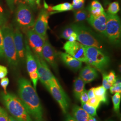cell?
<instances>
[{"label": "cell", "mask_w": 121, "mask_h": 121, "mask_svg": "<svg viewBox=\"0 0 121 121\" xmlns=\"http://www.w3.org/2000/svg\"><path fill=\"white\" fill-rule=\"evenodd\" d=\"M18 93L29 115L35 121H43V110L39 96L28 80L23 78L18 79Z\"/></svg>", "instance_id": "6da1fadb"}, {"label": "cell", "mask_w": 121, "mask_h": 121, "mask_svg": "<svg viewBox=\"0 0 121 121\" xmlns=\"http://www.w3.org/2000/svg\"><path fill=\"white\" fill-rule=\"evenodd\" d=\"M1 97L3 104L12 116L19 121H32L20 99L13 93L2 92Z\"/></svg>", "instance_id": "7a4b0ae2"}, {"label": "cell", "mask_w": 121, "mask_h": 121, "mask_svg": "<svg viewBox=\"0 0 121 121\" xmlns=\"http://www.w3.org/2000/svg\"><path fill=\"white\" fill-rule=\"evenodd\" d=\"M13 30L12 27L7 24L1 27L3 38L4 57H6L9 65L13 67H17L19 62L13 40Z\"/></svg>", "instance_id": "3957f363"}, {"label": "cell", "mask_w": 121, "mask_h": 121, "mask_svg": "<svg viewBox=\"0 0 121 121\" xmlns=\"http://www.w3.org/2000/svg\"><path fill=\"white\" fill-rule=\"evenodd\" d=\"M15 20L19 28L30 29L33 28L35 19L32 9L29 5L20 3L15 11Z\"/></svg>", "instance_id": "277c9868"}, {"label": "cell", "mask_w": 121, "mask_h": 121, "mask_svg": "<svg viewBox=\"0 0 121 121\" xmlns=\"http://www.w3.org/2000/svg\"><path fill=\"white\" fill-rule=\"evenodd\" d=\"M84 47L87 59L86 63L94 66L99 70H103L108 65L109 58L100 49L92 46H84Z\"/></svg>", "instance_id": "5b68a950"}, {"label": "cell", "mask_w": 121, "mask_h": 121, "mask_svg": "<svg viewBox=\"0 0 121 121\" xmlns=\"http://www.w3.org/2000/svg\"><path fill=\"white\" fill-rule=\"evenodd\" d=\"M121 32V21L118 15L107 13L104 35L112 43L117 44L120 41Z\"/></svg>", "instance_id": "8992f818"}, {"label": "cell", "mask_w": 121, "mask_h": 121, "mask_svg": "<svg viewBox=\"0 0 121 121\" xmlns=\"http://www.w3.org/2000/svg\"><path fill=\"white\" fill-rule=\"evenodd\" d=\"M34 56L37 65V71L39 78L40 82L48 90L50 83L51 82L55 83L59 82L52 73L46 63L43 60V59L39 57L36 54H35Z\"/></svg>", "instance_id": "52a82bcc"}, {"label": "cell", "mask_w": 121, "mask_h": 121, "mask_svg": "<svg viewBox=\"0 0 121 121\" xmlns=\"http://www.w3.org/2000/svg\"><path fill=\"white\" fill-rule=\"evenodd\" d=\"M75 32L77 34V40L84 46H92L101 49L102 45L86 27L76 25Z\"/></svg>", "instance_id": "ba28073f"}, {"label": "cell", "mask_w": 121, "mask_h": 121, "mask_svg": "<svg viewBox=\"0 0 121 121\" xmlns=\"http://www.w3.org/2000/svg\"><path fill=\"white\" fill-rule=\"evenodd\" d=\"M48 90L59 104L62 112L66 114L69 107V99L59 83L51 82Z\"/></svg>", "instance_id": "9c48e42d"}, {"label": "cell", "mask_w": 121, "mask_h": 121, "mask_svg": "<svg viewBox=\"0 0 121 121\" xmlns=\"http://www.w3.org/2000/svg\"><path fill=\"white\" fill-rule=\"evenodd\" d=\"M63 49L65 52L81 62H87L84 46L77 41H67L64 44Z\"/></svg>", "instance_id": "30bf717a"}, {"label": "cell", "mask_w": 121, "mask_h": 121, "mask_svg": "<svg viewBox=\"0 0 121 121\" xmlns=\"http://www.w3.org/2000/svg\"><path fill=\"white\" fill-rule=\"evenodd\" d=\"M50 13L45 9H42L33 28V30L38 34L45 39H47V30H48V18Z\"/></svg>", "instance_id": "8fae6325"}, {"label": "cell", "mask_w": 121, "mask_h": 121, "mask_svg": "<svg viewBox=\"0 0 121 121\" xmlns=\"http://www.w3.org/2000/svg\"><path fill=\"white\" fill-rule=\"evenodd\" d=\"M26 35L30 47L32 48L35 54H37L39 57L43 59L42 49L46 39L38 34L32 29L28 30Z\"/></svg>", "instance_id": "7c38bea8"}, {"label": "cell", "mask_w": 121, "mask_h": 121, "mask_svg": "<svg viewBox=\"0 0 121 121\" xmlns=\"http://www.w3.org/2000/svg\"><path fill=\"white\" fill-rule=\"evenodd\" d=\"M13 40L16 50L17 58L19 61H23L25 59V48L23 40V35L18 27L13 30Z\"/></svg>", "instance_id": "4fadbf2b"}, {"label": "cell", "mask_w": 121, "mask_h": 121, "mask_svg": "<svg viewBox=\"0 0 121 121\" xmlns=\"http://www.w3.org/2000/svg\"><path fill=\"white\" fill-rule=\"evenodd\" d=\"M86 20L95 30L104 35L107 22V13L105 11L97 16L90 14Z\"/></svg>", "instance_id": "5bb4252c"}, {"label": "cell", "mask_w": 121, "mask_h": 121, "mask_svg": "<svg viewBox=\"0 0 121 121\" xmlns=\"http://www.w3.org/2000/svg\"><path fill=\"white\" fill-rule=\"evenodd\" d=\"M42 55L44 59L54 69H57V54L54 48L48 40H45L42 49Z\"/></svg>", "instance_id": "9a60e30c"}, {"label": "cell", "mask_w": 121, "mask_h": 121, "mask_svg": "<svg viewBox=\"0 0 121 121\" xmlns=\"http://www.w3.org/2000/svg\"><path fill=\"white\" fill-rule=\"evenodd\" d=\"M25 48L26 68L28 73L37 71V65L35 56L33 55L30 47L26 39L25 40Z\"/></svg>", "instance_id": "2e32d148"}, {"label": "cell", "mask_w": 121, "mask_h": 121, "mask_svg": "<svg viewBox=\"0 0 121 121\" xmlns=\"http://www.w3.org/2000/svg\"><path fill=\"white\" fill-rule=\"evenodd\" d=\"M60 57L63 62L70 69L77 71L82 66V62L69 55L66 52L60 53Z\"/></svg>", "instance_id": "e0dca14e"}, {"label": "cell", "mask_w": 121, "mask_h": 121, "mask_svg": "<svg viewBox=\"0 0 121 121\" xmlns=\"http://www.w3.org/2000/svg\"><path fill=\"white\" fill-rule=\"evenodd\" d=\"M74 118L77 121H87L90 115L81 107L75 105L72 108Z\"/></svg>", "instance_id": "ac0fdd59"}, {"label": "cell", "mask_w": 121, "mask_h": 121, "mask_svg": "<svg viewBox=\"0 0 121 121\" xmlns=\"http://www.w3.org/2000/svg\"><path fill=\"white\" fill-rule=\"evenodd\" d=\"M85 82L80 77L76 78L73 82V91L74 97L76 99H79V96L85 89Z\"/></svg>", "instance_id": "d6986e66"}, {"label": "cell", "mask_w": 121, "mask_h": 121, "mask_svg": "<svg viewBox=\"0 0 121 121\" xmlns=\"http://www.w3.org/2000/svg\"><path fill=\"white\" fill-rule=\"evenodd\" d=\"M94 92L95 97L99 99L100 102L107 104L108 99L107 95L106 90L103 86L94 87Z\"/></svg>", "instance_id": "ffe728a7"}, {"label": "cell", "mask_w": 121, "mask_h": 121, "mask_svg": "<svg viewBox=\"0 0 121 121\" xmlns=\"http://www.w3.org/2000/svg\"><path fill=\"white\" fill-rule=\"evenodd\" d=\"M49 9L56 11V12H62L72 10V5L68 2H65L57 4L56 5L50 7Z\"/></svg>", "instance_id": "44dd1931"}, {"label": "cell", "mask_w": 121, "mask_h": 121, "mask_svg": "<svg viewBox=\"0 0 121 121\" xmlns=\"http://www.w3.org/2000/svg\"><path fill=\"white\" fill-rule=\"evenodd\" d=\"M88 17V15L87 11L82 9L77 10L74 13V18L76 22H83L86 20Z\"/></svg>", "instance_id": "7402d4cb"}, {"label": "cell", "mask_w": 121, "mask_h": 121, "mask_svg": "<svg viewBox=\"0 0 121 121\" xmlns=\"http://www.w3.org/2000/svg\"><path fill=\"white\" fill-rule=\"evenodd\" d=\"M98 75L97 71L95 70V69H94L91 72L81 78H82L85 83H86L91 82L92 81H94L98 77Z\"/></svg>", "instance_id": "603a6c76"}, {"label": "cell", "mask_w": 121, "mask_h": 121, "mask_svg": "<svg viewBox=\"0 0 121 121\" xmlns=\"http://www.w3.org/2000/svg\"><path fill=\"white\" fill-rule=\"evenodd\" d=\"M76 24H72L65 28L60 35V37L63 39H67L73 32H75Z\"/></svg>", "instance_id": "cb8c5ba5"}, {"label": "cell", "mask_w": 121, "mask_h": 121, "mask_svg": "<svg viewBox=\"0 0 121 121\" xmlns=\"http://www.w3.org/2000/svg\"><path fill=\"white\" fill-rule=\"evenodd\" d=\"M121 98V93H115L112 96V101L113 104V109L114 111L117 113L119 111Z\"/></svg>", "instance_id": "d4e9b609"}, {"label": "cell", "mask_w": 121, "mask_h": 121, "mask_svg": "<svg viewBox=\"0 0 121 121\" xmlns=\"http://www.w3.org/2000/svg\"><path fill=\"white\" fill-rule=\"evenodd\" d=\"M119 10L120 7L118 2L114 1L109 4L108 8V13L110 14L115 15L119 12Z\"/></svg>", "instance_id": "484cf974"}, {"label": "cell", "mask_w": 121, "mask_h": 121, "mask_svg": "<svg viewBox=\"0 0 121 121\" xmlns=\"http://www.w3.org/2000/svg\"><path fill=\"white\" fill-rule=\"evenodd\" d=\"M110 92L111 94L115 93H121V79L116 78V81L109 88Z\"/></svg>", "instance_id": "4316f807"}, {"label": "cell", "mask_w": 121, "mask_h": 121, "mask_svg": "<svg viewBox=\"0 0 121 121\" xmlns=\"http://www.w3.org/2000/svg\"><path fill=\"white\" fill-rule=\"evenodd\" d=\"M82 108L89 115L94 117L97 115L96 114V108L87 104L82 103Z\"/></svg>", "instance_id": "83f0119b"}, {"label": "cell", "mask_w": 121, "mask_h": 121, "mask_svg": "<svg viewBox=\"0 0 121 121\" xmlns=\"http://www.w3.org/2000/svg\"><path fill=\"white\" fill-rule=\"evenodd\" d=\"M100 103V102L99 99L96 97L89 99L86 102V103L96 108H97L99 107Z\"/></svg>", "instance_id": "f1b7e54d"}, {"label": "cell", "mask_w": 121, "mask_h": 121, "mask_svg": "<svg viewBox=\"0 0 121 121\" xmlns=\"http://www.w3.org/2000/svg\"><path fill=\"white\" fill-rule=\"evenodd\" d=\"M31 9L35 10L40 5V0H25Z\"/></svg>", "instance_id": "f546056e"}, {"label": "cell", "mask_w": 121, "mask_h": 121, "mask_svg": "<svg viewBox=\"0 0 121 121\" xmlns=\"http://www.w3.org/2000/svg\"><path fill=\"white\" fill-rule=\"evenodd\" d=\"M7 21V18L5 15L4 10L0 5V26L1 27L6 25Z\"/></svg>", "instance_id": "4dcf8cb0"}, {"label": "cell", "mask_w": 121, "mask_h": 121, "mask_svg": "<svg viewBox=\"0 0 121 121\" xmlns=\"http://www.w3.org/2000/svg\"><path fill=\"white\" fill-rule=\"evenodd\" d=\"M29 76H30V79L33 82L34 88L36 90L37 82H38V80L39 79V76H38V74L37 73V71L34 72H32V73H29Z\"/></svg>", "instance_id": "1f68e13d"}, {"label": "cell", "mask_w": 121, "mask_h": 121, "mask_svg": "<svg viewBox=\"0 0 121 121\" xmlns=\"http://www.w3.org/2000/svg\"><path fill=\"white\" fill-rule=\"evenodd\" d=\"M85 0H79L74 4H72V10H78L82 9L83 8Z\"/></svg>", "instance_id": "d6a6232c"}, {"label": "cell", "mask_w": 121, "mask_h": 121, "mask_svg": "<svg viewBox=\"0 0 121 121\" xmlns=\"http://www.w3.org/2000/svg\"><path fill=\"white\" fill-rule=\"evenodd\" d=\"M88 10L90 13V14L95 16H99L104 11V9L96 8H91L90 7H89Z\"/></svg>", "instance_id": "836d02e7"}, {"label": "cell", "mask_w": 121, "mask_h": 121, "mask_svg": "<svg viewBox=\"0 0 121 121\" xmlns=\"http://www.w3.org/2000/svg\"><path fill=\"white\" fill-rule=\"evenodd\" d=\"M116 76L115 72L113 71H111L108 74H107L108 82L112 86V84L115 82Z\"/></svg>", "instance_id": "e575fe53"}, {"label": "cell", "mask_w": 121, "mask_h": 121, "mask_svg": "<svg viewBox=\"0 0 121 121\" xmlns=\"http://www.w3.org/2000/svg\"><path fill=\"white\" fill-rule=\"evenodd\" d=\"M9 83V79L7 77H4L1 79L0 84L1 86L2 87V88L4 89V93H6L7 92L6 91L7 87L8 86Z\"/></svg>", "instance_id": "d590c367"}, {"label": "cell", "mask_w": 121, "mask_h": 121, "mask_svg": "<svg viewBox=\"0 0 121 121\" xmlns=\"http://www.w3.org/2000/svg\"><path fill=\"white\" fill-rule=\"evenodd\" d=\"M0 121H9V117L6 111L2 108H0Z\"/></svg>", "instance_id": "8d00e7d4"}, {"label": "cell", "mask_w": 121, "mask_h": 121, "mask_svg": "<svg viewBox=\"0 0 121 121\" xmlns=\"http://www.w3.org/2000/svg\"><path fill=\"white\" fill-rule=\"evenodd\" d=\"M94 68H92V67H91L90 65H86V66H85L83 69H82L80 72L79 73V77H82V76H84L87 73H89L90 72H91V70H92L94 69Z\"/></svg>", "instance_id": "74e56055"}, {"label": "cell", "mask_w": 121, "mask_h": 121, "mask_svg": "<svg viewBox=\"0 0 121 121\" xmlns=\"http://www.w3.org/2000/svg\"><path fill=\"white\" fill-rule=\"evenodd\" d=\"M89 99V98L87 94V91L86 89H84L80 95L79 99L81 101V103H85L87 102Z\"/></svg>", "instance_id": "f35d334b"}, {"label": "cell", "mask_w": 121, "mask_h": 121, "mask_svg": "<svg viewBox=\"0 0 121 121\" xmlns=\"http://www.w3.org/2000/svg\"><path fill=\"white\" fill-rule=\"evenodd\" d=\"M4 57L3 50V38L1 30L0 28V58H2Z\"/></svg>", "instance_id": "ab89813d"}, {"label": "cell", "mask_w": 121, "mask_h": 121, "mask_svg": "<svg viewBox=\"0 0 121 121\" xmlns=\"http://www.w3.org/2000/svg\"><path fill=\"white\" fill-rule=\"evenodd\" d=\"M102 86H104L106 90L108 89L112 86L107 81V74L106 73H103V80H102Z\"/></svg>", "instance_id": "60d3db41"}, {"label": "cell", "mask_w": 121, "mask_h": 121, "mask_svg": "<svg viewBox=\"0 0 121 121\" xmlns=\"http://www.w3.org/2000/svg\"><path fill=\"white\" fill-rule=\"evenodd\" d=\"M8 74V69L6 67L0 65V79L5 77Z\"/></svg>", "instance_id": "b9f144b4"}, {"label": "cell", "mask_w": 121, "mask_h": 121, "mask_svg": "<svg viewBox=\"0 0 121 121\" xmlns=\"http://www.w3.org/2000/svg\"><path fill=\"white\" fill-rule=\"evenodd\" d=\"M90 7L91 8H96L104 9L102 4H100V3L98 0H93L91 2V5Z\"/></svg>", "instance_id": "7bdbcfd3"}, {"label": "cell", "mask_w": 121, "mask_h": 121, "mask_svg": "<svg viewBox=\"0 0 121 121\" xmlns=\"http://www.w3.org/2000/svg\"><path fill=\"white\" fill-rule=\"evenodd\" d=\"M7 5L11 11H13L14 9V0H5Z\"/></svg>", "instance_id": "ee69618b"}, {"label": "cell", "mask_w": 121, "mask_h": 121, "mask_svg": "<svg viewBox=\"0 0 121 121\" xmlns=\"http://www.w3.org/2000/svg\"><path fill=\"white\" fill-rule=\"evenodd\" d=\"M77 34H76V32H74L69 36V37L67 39H68V41H69V42L76 41L77 40Z\"/></svg>", "instance_id": "f6af8a7d"}, {"label": "cell", "mask_w": 121, "mask_h": 121, "mask_svg": "<svg viewBox=\"0 0 121 121\" xmlns=\"http://www.w3.org/2000/svg\"><path fill=\"white\" fill-rule=\"evenodd\" d=\"M87 94L89 99L95 97L94 92V87L91 88L89 91H87Z\"/></svg>", "instance_id": "bcb514c9"}, {"label": "cell", "mask_w": 121, "mask_h": 121, "mask_svg": "<svg viewBox=\"0 0 121 121\" xmlns=\"http://www.w3.org/2000/svg\"><path fill=\"white\" fill-rule=\"evenodd\" d=\"M65 121H76L73 117H72L70 115L68 114L67 115L66 119H65Z\"/></svg>", "instance_id": "7dc6e473"}, {"label": "cell", "mask_w": 121, "mask_h": 121, "mask_svg": "<svg viewBox=\"0 0 121 121\" xmlns=\"http://www.w3.org/2000/svg\"><path fill=\"white\" fill-rule=\"evenodd\" d=\"M87 121H97V120L95 117H94L93 116H90V117Z\"/></svg>", "instance_id": "c3c4849f"}, {"label": "cell", "mask_w": 121, "mask_h": 121, "mask_svg": "<svg viewBox=\"0 0 121 121\" xmlns=\"http://www.w3.org/2000/svg\"><path fill=\"white\" fill-rule=\"evenodd\" d=\"M9 121H19L16 119L15 118L13 117V116H9Z\"/></svg>", "instance_id": "681fc988"}, {"label": "cell", "mask_w": 121, "mask_h": 121, "mask_svg": "<svg viewBox=\"0 0 121 121\" xmlns=\"http://www.w3.org/2000/svg\"><path fill=\"white\" fill-rule=\"evenodd\" d=\"M79 0H73V2H72V4H74L75 3H76L77 1H78Z\"/></svg>", "instance_id": "f907efd6"}, {"label": "cell", "mask_w": 121, "mask_h": 121, "mask_svg": "<svg viewBox=\"0 0 121 121\" xmlns=\"http://www.w3.org/2000/svg\"><path fill=\"white\" fill-rule=\"evenodd\" d=\"M110 121V120H108V121Z\"/></svg>", "instance_id": "816d5d0a"}, {"label": "cell", "mask_w": 121, "mask_h": 121, "mask_svg": "<svg viewBox=\"0 0 121 121\" xmlns=\"http://www.w3.org/2000/svg\"><path fill=\"white\" fill-rule=\"evenodd\" d=\"M110 121H112V120H110Z\"/></svg>", "instance_id": "f5cc1de1"}, {"label": "cell", "mask_w": 121, "mask_h": 121, "mask_svg": "<svg viewBox=\"0 0 121 121\" xmlns=\"http://www.w3.org/2000/svg\"><path fill=\"white\" fill-rule=\"evenodd\" d=\"M0 108H1V107H0Z\"/></svg>", "instance_id": "db71d44e"}]
</instances>
